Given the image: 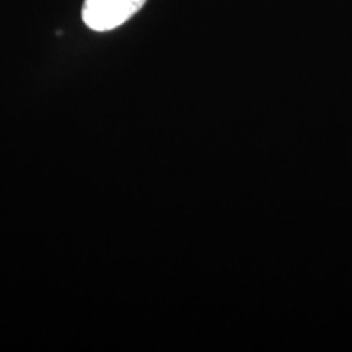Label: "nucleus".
Returning <instances> with one entry per match:
<instances>
[{
    "mask_svg": "<svg viewBox=\"0 0 352 352\" xmlns=\"http://www.w3.org/2000/svg\"><path fill=\"white\" fill-rule=\"evenodd\" d=\"M146 0H85L82 21L94 32H109L123 25L145 6Z\"/></svg>",
    "mask_w": 352,
    "mask_h": 352,
    "instance_id": "f257e3e1",
    "label": "nucleus"
}]
</instances>
